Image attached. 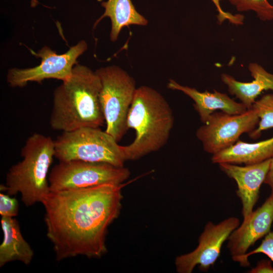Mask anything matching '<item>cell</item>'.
I'll use <instances>...</instances> for the list:
<instances>
[{
	"label": "cell",
	"instance_id": "obj_1",
	"mask_svg": "<svg viewBox=\"0 0 273 273\" xmlns=\"http://www.w3.org/2000/svg\"><path fill=\"white\" fill-rule=\"evenodd\" d=\"M123 186L50 191L41 203L57 261L78 256L99 258L107 253L108 229L120 213Z\"/></svg>",
	"mask_w": 273,
	"mask_h": 273
},
{
	"label": "cell",
	"instance_id": "obj_2",
	"mask_svg": "<svg viewBox=\"0 0 273 273\" xmlns=\"http://www.w3.org/2000/svg\"><path fill=\"white\" fill-rule=\"evenodd\" d=\"M101 80L88 67L76 64L70 77L54 91L50 125L56 130L100 127L105 122L99 95Z\"/></svg>",
	"mask_w": 273,
	"mask_h": 273
},
{
	"label": "cell",
	"instance_id": "obj_3",
	"mask_svg": "<svg viewBox=\"0 0 273 273\" xmlns=\"http://www.w3.org/2000/svg\"><path fill=\"white\" fill-rule=\"evenodd\" d=\"M174 124L172 109L153 88H136L126 120L127 129L134 130L133 142L121 146L125 161L135 160L161 149L167 143Z\"/></svg>",
	"mask_w": 273,
	"mask_h": 273
},
{
	"label": "cell",
	"instance_id": "obj_4",
	"mask_svg": "<svg viewBox=\"0 0 273 273\" xmlns=\"http://www.w3.org/2000/svg\"><path fill=\"white\" fill-rule=\"evenodd\" d=\"M22 160L12 166L1 191L10 195H21L27 206L41 203L50 192L48 173L55 157V142L39 133L29 136L21 149Z\"/></svg>",
	"mask_w": 273,
	"mask_h": 273
},
{
	"label": "cell",
	"instance_id": "obj_5",
	"mask_svg": "<svg viewBox=\"0 0 273 273\" xmlns=\"http://www.w3.org/2000/svg\"><path fill=\"white\" fill-rule=\"evenodd\" d=\"M55 158L59 161L81 160L123 167L121 146L100 127H85L63 131L54 140Z\"/></svg>",
	"mask_w": 273,
	"mask_h": 273
},
{
	"label": "cell",
	"instance_id": "obj_6",
	"mask_svg": "<svg viewBox=\"0 0 273 273\" xmlns=\"http://www.w3.org/2000/svg\"><path fill=\"white\" fill-rule=\"evenodd\" d=\"M95 72L101 82L99 100L105 131L118 142L127 130L126 120L136 89L135 82L118 66L101 67Z\"/></svg>",
	"mask_w": 273,
	"mask_h": 273
},
{
	"label": "cell",
	"instance_id": "obj_7",
	"mask_svg": "<svg viewBox=\"0 0 273 273\" xmlns=\"http://www.w3.org/2000/svg\"><path fill=\"white\" fill-rule=\"evenodd\" d=\"M130 174L127 168L81 160L59 161L49 174L51 191L89 188L106 184L121 185Z\"/></svg>",
	"mask_w": 273,
	"mask_h": 273
},
{
	"label": "cell",
	"instance_id": "obj_8",
	"mask_svg": "<svg viewBox=\"0 0 273 273\" xmlns=\"http://www.w3.org/2000/svg\"><path fill=\"white\" fill-rule=\"evenodd\" d=\"M87 49V43L83 40L62 54H57L49 47L44 46L37 52L33 53L41 58L40 64L31 68L10 69L7 75V83L12 87H23L29 82L41 83L47 79L65 81L71 76L77 58Z\"/></svg>",
	"mask_w": 273,
	"mask_h": 273
},
{
	"label": "cell",
	"instance_id": "obj_9",
	"mask_svg": "<svg viewBox=\"0 0 273 273\" xmlns=\"http://www.w3.org/2000/svg\"><path fill=\"white\" fill-rule=\"evenodd\" d=\"M259 121L252 108L239 114L215 111L197 129L196 135L204 150L213 155L234 144L243 133L251 132Z\"/></svg>",
	"mask_w": 273,
	"mask_h": 273
},
{
	"label": "cell",
	"instance_id": "obj_10",
	"mask_svg": "<svg viewBox=\"0 0 273 273\" xmlns=\"http://www.w3.org/2000/svg\"><path fill=\"white\" fill-rule=\"evenodd\" d=\"M240 224L236 217H229L217 224L208 222L199 237L196 248L175 258L177 272L191 273L197 265L200 271L207 272L219 257L224 242Z\"/></svg>",
	"mask_w": 273,
	"mask_h": 273
},
{
	"label": "cell",
	"instance_id": "obj_11",
	"mask_svg": "<svg viewBox=\"0 0 273 273\" xmlns=\"http://www.w3.org/2000/svg\"><path fill=\"white\" fill-rule=\"evenodd\" d=\"M273 223V192L259 207L253 211L228 238L227 247L235 261L245 254L257 241L270 231Z\"/></svg>",
	"mask_w": 273,
	"mask_h": 273
},
{
	"label": "cell",
	"instance_id": "obj_12",
	"mask_svg": "<svg viewBox=\"0 0 273 273\" xmlns=\"http://www.w3.org/2000/svg\"><path fill=\"white\" fill-rule=\"evenodd\" d=\"M271 158L245 166L228 163L218 164L220 170L234 179L237 185L236 194L242 203L243 220L250 216L259 198L260 187L269 171Z\"/></svg>",
	"mask_w": 273,
	"mask_h": 273
},
{
	"label": "cell",
	"instance_id": "obj_13",
	"mask_svg": "<svg viewBox=\"0 0 273 273\" xmlns=\"http://www.w3.org/2000/svg\"><path fill=\"white\" fill-rule=\"evenodd\" d=\"M167 87L170 89L180 91L193 100L194 108L203 124L217 110L230 114H241L248 110L242 103L237 102L227 94L215 89L213 92L207 90L202 92L195 88L181 85L172 79L169 80Z\"/></svg>",
	"mask_w": 273,
	"mask_h": 273
},
{
	"label": "cell",
	"instance_id": "obj_14",
	"mask_svg": "<svg viewBox=\"0 0 273 273\" xmlns=\"http://www.w3.org/2000/svg\"><path fill=\"white\" fill-rule=\"evenodd\" d=\"M248 70L253 78L251 82L239 81L225 73L221 75V81L227 86L229 92L238 99L247 109L251 108L256 98L263 90H271L273 92V74L256 63H250Z\"/></svg>",
	"mask_w": 273,
	"mask_h": 273
},
{
	"label": "cell",
	"instance_id": "obj_15",
	"mask_svg": "<svg viewBox=\"0 0 273 273\" xmlns=\"http://www.w3.org/2000/svg\"><path fill=\"white\" fill-rule=\"evenodd\" d=\"M273 156V136L254 143L238 140L234 144L216 154L211 160L213 163H228L250 165L261 162Z\"/></svg>",
	"mask_w": 273,
	"mask_h": 273
},
{
	"label": "cell",
	"instance_id": "obj_16",
	"mask_svg": "<svg viewBox=\"0 0 273 273\" xmlns=\"http://www.w3.org/2000/svg\"><path fill=\"white\" fill-rule=\"evenodd\" d=\"M1 223L4 239L0 245V267L14 261L30 264L34 251L23 238L18 221L13 217L3 216Z\"/></svg>",
	"mask_w": 273,
	"mask_h": 273
},
{
	"label": "cell",
	"instance_id": "obj_17",
	"mask_svg": "<svg viewBox=\"0 0 273 273\" xmlns=\"http://www.w3.org/2000/svg\"><path fill=\"white\" fill-rule=\"evenodd\" d=\"M105 8L103 14L96 21L95 27L104 18L111 20L110 39L115 41L121 29L130 25L146 26L148 21L136 10L131 0H107L101 4Z\"/></svg>",
	"mask_w": 273,
	"mask_h": 273
},
{
	"label": "cell",
	"instance_id": "obj_18",
	"mask_svg": "<svg viewBox=\"0 0 273 273\" xmlns=\"http://www.w3.org/2000/svg\"><path fill=\"white\" fill-rule=\"evenodd\" d=\"M259 118L258 127L249 133L250 138H258L263 130L273 128V94H266L256 100L252 107Z\"/></svg>",
	"mask_w": 273,
	"mask_h": 273
},
{
	"label": "cell",
	"instance_id": "obj_19",
	"mask_svg": "<svg viewBox=\"0 0 273 273\" xmlns=\"http://www.w3.org/2000/svg\"><path fill=\"white\" fill-rule=\"evenodd\" d=\"M240 12L253 11L262 21L273 20V5L268 0H227Z\"/></svg>",
	"mask_w": 273,
	"mask_h": 273
},
{
	"label": "cell",
	"instance_id": "obj_20",
	"mask_svg": "<svg viewBox=\"0 0 273 273\" xmlns=\"http://www.w3.org/2000/svg\"><path fill=\"white\" fill-rule=\"evenodd\" d=\"M272 228V230L264 237L258 247L247 252L244 255L238 258L235 261L239 262L242 267H248L250 265V262L248 261L249 256L257 253H262L268 256L270 260L273 262V224Z\"/></svg>",
	"mask_w": 273,
	"mask_h": 273
},
{
	"label": "cell",
	"instance_id": "obj_21",
	"mask_svg": "<svg viewBox=\"0 0 273 273\" xmlns=\"http://www.w3.org/2000/svg\"><path fill=\"white\" fill-rule=\"evenodd\" d=\"M19 203L16 198L0 193V214L2 217H14L18 215Z\"/></svg>",
	"mask_w": 273,
	"mask_h": 273
},
{
	"label": "cell",
	"instance_id": "obj_22",
	"mask_svg": "<svg viewBox=\"0 0 273 273\" xmlns=\"http://www.w3.org/2000/svg\"><path fill=\"white\" fill-rule=\"evenodd\" d=\"M248 272L249 273H273V267L271 260L261 259L259 261L254 267H252Z\"/></svg>",
	"mask_w": 273,
	"mask_h": 273
},
{
	"label": "cell",
	"instance_id": "obj_23",
	"mask_svg": "<svg viewBox=\"0 0 273 273\" xmlns=\"http://www.w3.org/2000/svg\"><path fill=\"white\" fill-rule=\"evenodd\" d=\"M264 183L267 185L271 189V192H273V156L271 158L269 171Z\"/></svg>",
	"mask_w": 273,
	"mask_h": 273
},
{
	"label": "cell",
	"instance_id": "obj_24",
	"mask_svg": "<svg viewBox=\"0 0 273 273\" xmlns=\"http://www.w3.org/2000/svg\"><path fill=\"white\" fill-rule=\"evenodd\" d=\"M212 2L214 4L217 10L218 11V16H222L225 14V12L223 11L222 9L220 7V5L219 4V1L220 0H211Z\"/></svg>",
	"mask_w": 273,
	"mask_h": 273
},
{
	"label": "cell",
	"instance_id": "obj_25",
	"mask_svg": "<svg viewBox=\"0 0 273 273\" xmlns=\"http://www.w3.org/2000/svg\"><path fill=\"white\" fill-rule=\"evenodd\" d=\"M38 4V2L37 0H31L30 5L31 7H35Z\"/></svg>",
	"mask_w": 273,
	"mask_h": 273
}]
</instances>
